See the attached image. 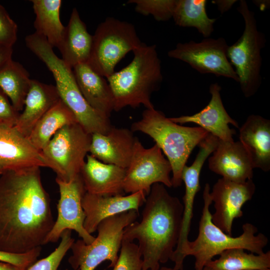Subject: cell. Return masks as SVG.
<instances>
[{"label":"cell","mask_w":270,"mask_h":270,"mask_svg":"<svg viewBox=\"0 0 270 270\" xmlns=\"http://www.w3.org/2000/svg\"><path fill=\"white\" fill-rule=\"evenodd\" d=\"M18 26L0 4V46L12 47L17 39Z\"/></svg>","instance_id":"obj_33"},{"label":"cell","mask_w":270,"mask_h":270,"mask_svg":"<svg viewBox=\"0 0 270 270\" xmlns=\"http://www.w3.org/2000/svg\"><path fill=\"white\" fill-rule=\"evenodd\" d=\"M92 50L87 64L96 73L108 78L117 64L141 44L133 24L114 18H107L92 36Z\"/></svg>","instance_id":"obj_9"},{"label":"cell","mask_w":270,"mask_h":270,"mask_svg":"<svg viewBox=\"0 0 270 270\" xmlns=\"http://www.w3.org/2000/svg\"><path fill=\"white\" fill-rule=\"evenodd\" d=\"M172 170L169 161L156 144L146 148L136 138L132 155L126 168L124 191L128 194L141 191L147 196L154 184L172 188Z\"/></svg>","instance_id":"obj_11"},{"label":"cell","mask_w":270,"mask_h":270,"mask_svg":"<svg viewBox=\"0 0 270 270\" xmlns=\"http://www.w3.org/2000/svg\"><path fill=\"white\" fill-rule=\"evenodd\" d=\"M221 86L216 82L210 84L209 88L211 98L208 104L198 112L191 116H182L170 118L176 124L192 122L200 126L219 140L233 142L235 130L229 127V124L238 128V123L228 114L223 104L220 91Z\"/></svg>","instance_id":"obj_17"},{"label":"cell","mask_w":270,"mask_h":270,"mask_svg":"<svg viewBox=\"0 0 270 270\" xmlns=\"http://www.w3.org/2000/svg\"><path fill=\"white\" fill-rule=\"evenodd\" d=\"M126 172V168L102 162L91 154H87L80 175L86 192L114 196L124 192L123 184Z\"/></svg>","instance_id":"obj_20"},{"label":"cell","mask_w":270,"mask_h":270,"mask_svg":"<svg viewBox=\"0 0 270 270\" xmlns=\"http://www.w3.org/2000/svg\"><path fill=\"white\" fill-rule=\"evenodd\" d=\"M60 238V242L54 250L48 256L36 261L26 270H58L62 259L74 242L70 230H65Z\"/></svg>","instance_id":"obj_31"},{"label":"cell","mask_w":270,"mask_h":270,"mask_svg":"<svg viewBox=\"0 0 270 270\" xmlns=\"http://www.w3.org/2000/svg\"><path fill=\"white\" fill-rule=\"evenodd\" d=\"M0 174H1V172H0Z\"/></svg>","instance_id":"obj_41"},{"label":"cell","mask_w":270,"mask_h":270,"mask_svg":"<svg viewBox=\"0 0 270 270\" xmlns=\"http://www.w3.org/2000/svg\"><path fill=\"white\" fill-rule=\"evenodd\" d=\"M54 223L40 168L0 174V250L23 254L44 244Z\"/></svg>","instance_id":"obj_1"},{"label":"cell","mask_w":270,"mask_h":270,"mask_svg":"<svg viewBox=\"0 0 270 270\" xmlns=\"http://www.w3.org/2000/svg\"><path fill=\"white\" fill-rule=\"evenodd\" d=\"M146 197L145 193L141 191L125 196H102L86 192L82 200L86 216L84 228L92 234L96 231L99 223L106 218L130 210L138 212Z\"/></svg>","instance_id":"obj_16"},{"label":"cell","mask_w":270,"mask_h":270,"mask_svg":"<svg viewBox=\"0 0 270 270\" xmlns=\"http://www.w3.org/2000/svg\"><path fill=\"white\" fill-rule=\"evenodd\" d=\"M176 0H130L135 4V10L142 15H152L158 21H166L172 18Z\"/></svg>","instance_id":"obj_30"},{"label":"cell","mask_w":270,"mask_h":270,"mask_svg":"<svg viewBox=\"0 0 270 270\" xmlns=\"http://www.w3.org/2000/svg\"><path fill=\"white\" fill-rule=\"evenodd\" d=\"M132 132L148 135L166 156L172 166V187L182 185V174L194 148L210 134L200 127L180 126L154 108H146L141 118L132 124Z\"/></svg>","instance_id":"obj_4"},{"label":"cell","mask_w":270,"mask_h":270,"mask_svg":"<svg viewBox=\"0 0 270 270\" xmlns=\"http://www.w3.org/2000/svg\"><path fill=\"white\" fill-rule=\"evenodd\" d=\"M212 153L208 158V167L212 172L237 182L252 178L254 168L251 158L240 141L219 140Z\"/></svg>","instance_id":"obj_18"},{"label":"cell","mask_w":270,"mask_h":270,"mask_svg":"<svg viewBox=\"0 0 270 270\" xmlns=\"http://www.w3.org/2000/svg\"><path fill=\"white\" fill-rule=\"evenodd\" d=\"M240 142L248 152L254 168L270 170V121L251 114L240 128Z\"/></svg>","instance_id":"obj_22"},{"label":"cell","mask_w":270,"mask_h":270,"mask_svg":"<svg viewBox=\"0 0 270 270\" xmlns=\"http://www.w3.org/2000/svg\"><path fill=\"white\" fill-rule=\"evenodd\" d=\"M228 46L224 38H204L201 42L178 43L168 56L182 60L201 74H211L238 82V78L227 56Z\"/></svg>","instance_id":"obj_12"},{"label":"cell","mask_w":270,"mask_h":270,"mask_svg":"<svg viewBox=\"0 0 270 270\" xmlns=\"http://www.w3.org/2000/svg\"><path fill=\"white\" fill-rule=\"evenodd\" d=\"M27 47L44 63L52 73L60 100L74 114L78 122L89 134H106L112 126L110 118L92 108L80 92L72 68L53 50L42 36L34 32L25 38Z\"/></svg>","instance_id":"obj_5"},{"label":"cell","mask_w":270,"mask_h":270,"mask_svg":"<svg viewBox=\"0 0 270 270\" xmlns=\"http://www.w3.org/2000/svg\"><path fill=\"white\" fill-rule=\"evenodd\" d=\"M158 270H176L174 268H169V267L162 266Z\"/></svg>","instance_id":"obj_39"},{"label":"cell","mask_w":270,"mask_h":270,"mask_svg":"<svg viewBox=\"0 0 270 270\" xmlns=\"http://www.w3.org/2000/svg\"><path fill=\"white\" fill-rule=\"evenodd\" d=\"M47 167L40 150L14 127L0 126V172Z\"/></svg>","instance_id":"obj_15"},{"label":"cell","mask_w":270,"mask_h":270,"mask_svg":"<svg viewBox=\"0 0 270 270\" xmlns=\"http://www.w3.org/2000/svg\"><path fill=\"white\" fill-rule=\"evenodd\" d=\"M133 52V59L128 66L106 78L116 112L126 106L136 108L141 105L148 109L154 108L151 95L158 89L162 80L156 46L142 43Z\"/></svg>","instance_id":"obj_3"},{"label":"cell","mask_w":270,"mask_h":270,"mask_svg":"<svg viewBox=\"0 0 270 270\" xmlns=\"http://www.w3.org/2000/svg\"><path fill=\"white\" fill-rule=\"evenodd\" d=\"M76 122L74 114L60 98L38 122L28 138L41 151L59 130Z\"/></svg>","instance_id":"obj_25"},{"label":"cell","mask_w":270,"mask_h":270,"mask_svg":"<svg viewBox=\"0 0 270 270\" xmlns=\"http://www.w3.org/2000/svg\"><path fill=\"white\" fill-rule=\"evenodd\" d=\"M91 140L92 134L78 122L65 126L54 134L41 152L56 178L70 182L80 174Z\"/></svg>","instance_id":"obj_10"},{"label":"cell","mask_w":270,"mask_h":270,"mask_svg":"<svg viewBox=\"0 0 270 270\" xmlns=\"http://www.w3.org/2000/svg\"><path fill=\"white\" fill-rule=\"evenodd\" d=\"M41 250V246L23 254L10 253L0 250V261L11 264L26 270L36 261Z\"/></svg>","instance_id":"obj_34"},{"label":"cell","mask_w":270,"mask_h":270,"mask_svg":"<svg viewBox=\"0 0 270 270\" xmlns=\"http://www.w3.org/2000/svg\"><path fill=\"white\" fill-rule=\"evenodd\" d=\"M237 10L242 16L244 28L238 40L228 46L227 56L238 76L244 96L250 98L261 85V52L266 40L264 34L258 30L254 13L246 0H240Z\"/></svg>","instance_id":"obj_7"},{"label":"cell","mask_w":270,"mask_h":270,"mask_svg":"<svg viewBox=\"0 0 270 270\" xmlns=\"http://www.w3.org/2000/svg\"><path fill=\"white\" fill-rule=\"evenodd\" d=\"M139 213L130 210L106 218L98 224V235L94 241L86 244L82 240L74 242L68 262L74 270H94L106 260L108 268L116 264L123 240L124 229L136 220Z\"/></svg>","instance_id":"obj_8"},{"label":"cell","mask_w":270,"mask_h":270,"mask_svg":"<svg viewBox=\"0 0 270 270\" xmlns=\"http://www.w3.org/2000/svg\"><path fill=\"white\" fill-rule=\"evenodd\" d=\"M72 71L78 87L88 104L110 118L114 110V100L108 80L87 63L76 65Z\"/></svg>","instance_id":"obj_23"},{"label":"cell","mask_w":270,"mask_h":270,"mask_svg":"<svg viewBox=\"0 0 270 270\" xmlns=\"http://www.w3.org/2000/svg\"><path fill=\"white\" fill-rule=\"evenodd\" d=\"M12 47L0 46V71L12 60Z\"/></svg>","instance_id":"obj_36"},{"label":"cell","mask_w":270,"mask_h":270,"mask_svg":"<svg viewBox=\"0 0 270 270\" xmlns=\"http://www.w3.org/2000/svg\"><path fill=\"white\" fill-rule=\"evenodd\" d=\"M112 270H142V255L137 244L122 240L118 260Z\"/></svg>","instance_id":"obj_32"},{"label":"cell","mask_w":270,"mask_h":270,"mask_svg":"<svg viewBox=\"0 0 270 270\" xmlns=\"http://www.w3.org/2000/svg\"><path fill=\"white\" fill-rule=\"evenodd\" d=\"M206 265L210 270H270V251L260 254L247 253L240 248L222 252Z\"/></svg>","instance_id":"obj_28"},{"label":"cell","mask_w":270,"mask_h":270,"mask_svg":"<svg viewBox=\"0 0 270 270\" xmlns=\"http://www.w3.org/2000/svg\"><path fill=\"white\" fill-rule=\"evenodd\" d=\"M236 2V0H215L212 2L217 6L218 10L222 14L228 11Z\"/></svg>","instance_id":"obj_37"},{"label":"cell","mask_w":270,"mask_h":270,"mask_svg":"<svg viewBox=\"0 0 270 270\" xmlns=\"http://www.w3.org/2000/svg\"><path fill=\"white\" fill-rule=\"evenodd\" d=\"M202 270H210L208 268L207 266H205L204 268H203Z\"/></svg>","instance_id":"obj_40"},{"label":"cell","mask_w":270,"mask_h":270,"mask_svg":"<svg viewBox=\"0 0 270 270\" xmlns=\"http://www.w3.org/2000/svg\"><path fill=\"white\" fill-rule=\"evenodd\" d=\"M20 114L0 88V126L14 127Z\"/></svg>","instance_id":"obj_35"},{"label":"cell","mask_w":270,"mask_h":270,"mask_svg":"<svg viewBox=\"0 0 270 270\" xmlns=\"http://www.w3.org/2000/svg\"><path fill=\"white\" fill-rule=\"evenodd\" d=\"M256 187L252 179L244 182H232L223 178L214 185L210 196L215 211L212 214V222L226 234L232 236L233 222L242 217V208L250 200Z\"/></svg>","instance_id":"obj_14"},{"label":"cell","mask_w":270,"mask_h":270,"mask_svg":"<svg viewBox=\"0 0 270 270\" xmlns=\"http://www.w3.org/2000/svg\"><path fill=\"white\" fill-rule=\"evenodd\" d=\"M93 37L88 32L76 8L71 13L58 46L62 60L72 68L76 65L87 63L90 58Z\"/></svg>","instance_id":"obj_24"},{"label":"cell","mask_w":270,"mask_h":270,"mask_svg":"<svg viewBox=\"0 0 270 270\" xmlns=\"http://www.w3.org/2000/svg\"><path fill=\"white\" fill-rule=\"evenodd\" d=\"M131 130L112 126L106 134H92L89 152L100 161L126 168L136 140Z\"/></svg>","instance_id":"obj_19"},{"label":"cell","mask_w":270,"mask_h":270,"mask_svg":"<svg viewBox=\"0 0 270 270\" xmlns=\"http://www.w3.org/2000/svg\"><path fill=\"white\" fill-rule=\"evenodd\" d=\"M60 100L56 86L32 79L22 112L14 128L28 138L38 122Z\"/></svg>","instance_id":"obj_21"},{"label":"cell","mask_w":270,"mask_h":270,"mask_svg":"<svg viewBox=\"0 0 270 270\" xmlns=\"http://www.w3.org/2000/svg\"><path fill=\"white\" fill-rule=\"evenodd\" d=\"M31 80L23 66L12 60L0 71V88L20 113L23 110Z\"/></svg>","instance_id":"obj_29"},{"label":"cell","mask_w":270,"mask_h":270,"mask_svg":"<svg viewBox=\"0 0 270 270\" xmlns=\"http://www.w3.org/2000/svg\"><path fill=\"white\" fill-rule=\"evenodd\" d=\"M56 181L60 194L57 204L58 216L46 238L44 244L57 242L66 230L76 232L86 244L92 243L95 237L88 232L84 226L86 216L82 200L86 192L80 174L70 182L58 178H56Z\"/></svg>","instance_id":"obj_13"},{"label":"cell","mask_w":270,"mask_h":270,"mask_svg":"<svg viewBox=\"0 0 270 270\" xmlns=\"http://www.w3.org/2000/svg\"><path fill=\"white\" fill-rule=\"evenodd\" d=\"M0 270H23L11 264L0 261Z\"/></svg>","instance_id":"obj_38"},{"label":"cell","mask_w":270,"mask_h":270,"mask_svg":"<svg viewBox=\"0 0 270 270\" xmlns=\"http://www.w3.org/2000/svg\"><path fill=\"white\" fill-rule=\"evenodd\" d=\"M210 188L206 184L203 192L204 206L199 222L198 234L194 241H189L186 256L195 258V270H202L206 264L216 256L232 248H240L260 254L264 252L268 240L262 233L256 235L258 230L250 223L242 226V233L234 237L224 232L212 222L210 206L212 204Z\"/></svg>","instance_id":"obj_6"},{"label":"cell","mask_w":270,"mask_h":270,"mask_svg":"<svg viewBox=\"0 0 270 270\" xmlns=\"http://www.w3.org/2000/svg\"><path fill=\"white\" fill-rule=\"evenodd\" d=\"M206 0H176L172 18L176 25L194 28L204 37L209 38L214 30L216 18L206 12Z\"/></svg>","instance_id":"obj_27"},{"label":"cell","mask_w":270,"mask_h":270,"mask_svg":"<svg viewBox=\"0 0 270 270\" xmlns=\"http://www.w3.org/2000/svg\"><path fill=\"white\" fill-rule=\"evenodd\" d=\"M36 14L34 27L38 34L44 36L52 46L58 48L65 26L60 20L61 0H32Z\"/></svg>","instance_id":"obj_26"},{"label":"cell","mask_w":270,"mask_h":270,"mask_svg":"<svg viewBox=\"0 0 270 270\" xmlns=\"http://www.w3.org/2000/svg\"><path fill=\"white\" fill-rule=\"evenodd\" d=\"M140 222L124 230L123 240H136L142 270H158L170 260L180 236L183 204L162 184H154L146 196Z\"/></svg>","instance_id":"obj_2"}]
</instances>
